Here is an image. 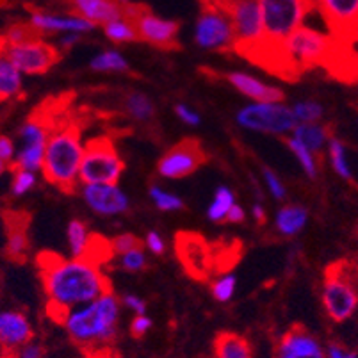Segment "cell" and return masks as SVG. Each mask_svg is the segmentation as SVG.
Masks as SVG:
<instances>
[{
  "label": "cell",
  "instance_id": "4fadbf2b",
  "mask_svg": "<svg viewBox=\"0 0 358 358\" xmlns=\"http://www.w3.org/2000/svg\"><path fill=\"white\" fill-rule=\"evenodd\" d=\"M207 161L209 155L205 152L203 145L194 138H185L166 150V154L157 162V171L161 177L178 180L193 175Z\"/></svg>",
  "mask_w": 358,
  "mask_h": 358
},
{
  "label": "cell",
  "instance_id": "9a60e30c",
  "mask_svg": "<svg viewBox=\"0 0 358 358\" xmlns=\"http://www.w3.org/2000/svg\"><path fill=\"white\" fill-rule=\"evenodd\" d=\"M331 36L341 41L357 40L358 0H317L315 2Z\"/></svg>",
  "mask_w": 358,
  "mask_h": 358
},
{
  "label": "cell",
  "instance_id": "ee69618b",
  "mask_svg": "<svg viewBox=\"0 0 358 358\" xmlns=\"http://www.w3.org/2000/svg\"><path fill=\"white\" fill-rule=\"evenodd\" d=\"M150 328H152V319L146 317L145 314L136 315V317L132 319V323H130V334H132V337L141 338L148 334Z\"/></svg>",
  "mask_w": 358,
  "mask_h": 358
},
{
  "label": "cell",
  "instance_id": "cb8c5ba5",
  "mask_svg": "<svg viewBox=\"0 0 358 358\" xmlns=\"http://www.w3.org/2000/svg\"><path fill=\"white\" fill-rule=\"evenodd\" d=\"M22 93V71L0 50V102L11 100Z\"/></svg>",
  "mask_w": 358,
  "mask_h": 358
},
{
  "label": "cell",
  "instance_id": "5bb4252c",
  "mask_svg": "<svg viewBox=\"0 0 358 358\" xmlns=\"http://www.w3.org/2000/svg\"><path fill=\"white\" fill-rule=\"evenodd\" d=\"M123 15L134 22L136 31H138L139 40L154 47L166 48H178V24L173 20H166L161 16L154 15L152 11L138 6L125 4L123 6Z\"/></svg>",
  "mask_w": 358,
  "mask_h": 358
},
{
  "label": "cell",
  "instance_id": "ffe728a7",
  "mask_svg": "<svg viewBox=\"0 0 358 358\" xmlns=\"http://www.w3.org/2000/svg\"><path fill=\"white\" fill-rule=\"evenodd\" d=\"M223 79L236 87L239 93L248 96L255 103H271V102H284L285 95L280 87L269 86V84L260 83L257 77L243 71H229L223 75Z\"/></svg>",
  "mask_w": 358,
  "mask_h": 358
},
{
  "label": "cell",
  "instance_id": "ac0fdd59",
  "mask_svg": "<svg viewBox=\"0 0 358 358\" xmlns=\"http://www.w3.org/2000/svg\"><path fill=\"white\" fill-rule=\"evenodd\" d=\"M276 358H323V350L314 335L296 324L280 338Z\"/></svg>",
  "mask_w": 358,
  "mask_h": 358
},
{
  "label": "cell",
  "instance_id": "4316f807",
  "mask_svg": "<svg viewBox=\"0 0 358 358\" xmlns=\"http://www.w3.org/2000/svg\"><path fill=\"white\" fill-rule=\"evenodd\" d=\"M115 257V252H113V244H110L109 239H106L103 236H99V234H91L90 241H87L86 252L80 257L86 262L93 264L96 268H102L103 264H109Z\"/></svg>",
  "mask_w": 358,
  "mask_h": 358
},
{
  "label": "cell",
  "instance_id": "8992f818",
  "mask_svg": "<svg viewBox=\"0 0 358 358\" xmlns=\"http://www.w3.org/2000/svg\"><path fill=\"white\" fill-rule=\"evenodd\" d=\"M125 162L120 157L115 141L107 136L90 139L84 145L83 162H80L79 180L86 184L118 185Z\"/></svg>",
  "mask_w": 358,
  "mask_h": 358
},
{
  "label": "cell",
  "instance_id": "7bdbcfd3",
  "mask_svg": "<svg viewBox=\"0 0 358 358\" xmlns=\"http://www.w3.org/2000/svg\"><path fill=\"white\" fill-rule=\"evenodd\" d=\"M262 173H264L266 184H268V187H269V191H271L273 196H275L276 200H284V198H285V187H284V184H282V180H280V178L276 177L275 173H273L271 169H268V168H264Z\"/></svg>",
  "mask_w": 358,
  "mask_h": 358
},
{
  "label": "cell",
  "instance_id": "8d00e7d4",
  "mask_svg": "<svg viewBox=\"0 0 358 358\" xmlns=\"http://www.w3.org/2000/svg\"><path fill=\"white\" fill-rule=\"evenodd\" d=\"M296 116V122L299 123H317L319 120L323 118V106H319L317 102H312V100H307V102H298L292 109Z\"/></svg>",
  "mask_w": 358,
  "mask_h": 358
},
{
  "label": "cell",
  "instance_id": "3957f363",
  "mask_svg": "<svg viewBox=\"0 0 358 358\" xmlns=\"http://www.w3.org/2000/svg\"><path fill=\"white\" fill-rule=\"evenodd\" d=\"M63 115H66L64 110ZM61 115L48 136L41 173L45 180L64 194H73L79 185L80 162L84 155L83 127Z\"/></svg>",
  "mask_w": 358,
  "mask_h": 358
},
{
  "label": "cell",
  "instance_id": "ba28073f",
  "mask_svg": "<svg viewBox=\"0 0 358 358\" xmlns=\"http://www.w3.org/2000/svg\"><path fill=\"white\" fill-rule=\"evenodd\" d=\"M323 305L335 323H344L358 307V291L346 273L344 264H331L324 271Z\"/></svg>",
  "mask_w": 358,
  "mask_h": 358
},
{
  "label": "cell",
  "instance_id": "b9f144b4",
  "mask_svg": "<svg viewBox=\"0 0 358 358\" xmlns=\"http://www.w3.org/2000/svg\"><path fill=\"white\" fill-rule=\"evenodd\" d=\"M120 266H122L125 271L130 273H139L143 269H146V255L143 253V250H134V252H129L125 255H122V260H120Z\"/></svg>",
  "mask_w": 358,
  "mask_h": 358
},
{
  "label": "cell",
  "instance_id": "d6a6232c",
  "mask_svg": "<svg viewBox=\"0 0 358 358\" xmlns=\"http://www.w3.org/2000/svg\"><path fill=\"white\" fill-rule=\"evenodd\" d=\"M91 68L95 71H127L129 63L120 52L106 50L91 59Z\"/></svg>",
  "mask_w": 358,
  "mask_h": 358
},
{
  "label": "cell",
  "instance_id": "7402d4cb",
  "mask_svg": "<svg viewBox=\"0 0 358 358\" xmlns=\"http://www.w3.org/2000/svg\"><path fill=\"white\" fill-rule=\"evenodd\" d=\"M32 331L27 315L22 312L9 310L0 314V346L6 350H16L24 348L31 343Z\"/></svg>",
  "mask_w": 358,
  "mask_h": 358
},
{
  "label": "cell",
  "instance_id": "74e56055",
  "mask_svg": "<svg viewBox=\"0 0 358 358\" xmlns=\"http://www.w3.org/2000/svg\"><path fill=\"white\" fill-rule=\"evenodd\" d=\"M36 185L34 171L22 168H13V184L11 191L15 196H24Z\"/></svg>",
  "mask_w": 358,
  "mask_h": 358
},
{
  "label": "cell",
  "instance_id": "484cf974",
  "mask_svg": "<svg viewBox=\"0 0 358 358\" xmlns=\"http://www.w3.org/2000/svg\"><path fill=\"white\" fill-rule=\"evenodd\" d=\"M307 220V209L299 205H285L284 209H280V213L276 214V230L282 236H296L303 229Z\"/></svg>",
  "mask_w": 358,
  "mask_h": 358
},
{
  "label": "cell",
  "instance_id": "60d3db41",
  "mask_svg": "<svg viewBox=\"0 0 358 358\" xmlns=\"http://www.w3.org/2000/svg\"><path fill=\"white\" fill-rule=\"evenodd\" d=\"M234 291H236V278L232 275H221L213 284V296L221 303L232 299Z\"/></svg>",
  "mask_w": 358,
  "mask_h": 358
},
{
  "label": "cell",
  "instance_id": "83f0119b",
  "mask_svg": "<svg viewBox=\"0 0 358 358\" xmlns=\"http://www.w3.org/2000/svg\"><path fill=\"white\" fill-rule=\"evenodd\" d=\"M103 32H106L107 38H109L110 41H115V43H130V41L139 40L134 22L130 20V18H127L125 15L103 25Z\"/></svg>",
  "mask_w": 358,
  "mask_h": 358
},
{
  "label": "cell",
  "instance_id": "d4e9b609",
  "mask_svg": "<svg viewBox=\"0 0 358 358\" xmlns=\"http://www.w3.org/2000/svg\"><path fill=\"white\" fill-rule=\"evenodd\" d=\"M292 138L298 139L303 146H307L312 154H319L323 150L324 143L330 138V129L317 123H299L292 130Z\"/></svg>",
  "mask_w": 358,
  "mask_h": 358
},
{
  "label": "cell",
  "instance_id": "44dd1931",
  "mask_svg": "<svg viewBox=\"0 0 358 358\" xmlns=\"http://www.w3.org/2000/svg\"><path fill=\"white\" fill-rule=\"evenodd\" d=\"M31 27L40 34L45 32H64V34H84V32L93 31L95 25L83 20L75 15H50V13H32Z\"/></svg>",
  "mask_w": 358,
  "mask_h": 358
},
{
  "label": "cell",
  "instance_id": "9c48e42d",
  "mask_svg": "<svg viewBox=\"0 0 358 358\" xmlns=\"http://www.w3.org/2000/svg\"><path fill=\"white\" fill-rule=\"evenodd\" d=\"M194 40L198 47L207 50H234L236 32L229 13L224 11L216 0H205L203 8L196 20Z\"/></svg>",
  "mask_w": 358,
  "mask_h": 358
},
{
  "label": "cell",
  "instance_id": "7c38bea8",
  "mask_svg": "<svg viewBox=\"0 0 358 358\" xmlns=\"http://www.w3.org/2000/svg\"><path fill=\"white\" fill-rule=\"evenodd\" d=\"M175 252L180 266L191 278L205 282L214 273L213 244L196 232H177Z\"/></svg>",
  "mask_w": 358,
  "mask_h": 358
},
{
  "label": "cell",
  "instance_id": "603a6c76",
  "mask_svg": "<svg viewBox=\"0 0 358 358\" xmlns=\"http://www.w3.org/2000/svg\"><path fill=\"white\" fill-rule=\"evenodd\" d=\"M216 358H252V346L243 335L236 331H220L214 338Z\"/></svg>",
  "mask_w": 358,
  "mask_h": 358
},
{
  "label": "cell",
  "instance_id": "2e32d148",
  "mask_svg": "<svg viewBox=\"0 0 358 358\" xmlns=\"http://www.w3.org/2000/svg\"><path fill=\"white\" fill-rule=\"evenodd\" d=\"M83 196L91 209L102 216H116L129 210V198L118 185L86 184Z\"/></svg>",
  "mask_w": 358,
  "mask_h": 358
},
{
  "label": "cell",
  "instance_id": "681fc988",
  "mask_svg": "<svg viewBox=\"0 0 358 358\" xmlns=\"http://www.w3.org/2000/svg\"><path fill=\"white\" fill-rule=\"evenodd\" d=\"M328 358H357L355 351H350L348 348H344L343 344L331 343L327 350Z\"/></svg>",
  "mask_w": 358,
  "mask_h": 358
},
{
  "label": "cell",
  "instance_id": "52a82bcc",
  "mask_svg": "<svg viewBox=\"0 0 358 358\" xmlns=\"http://www.w3.org/2000/svg\"><path fill=\"white\" fill-rule=\"evenodd\" d=\"M216 2L229 13L232 20L234 32H236L234 50L244 55L248 61H253L264 43L259 0H216Z\"/></svg>",
  "mask_w": 358,
  "mask_h": 358
},
{
  "label": "cell",
  "instance_id": "d6986e66",
  "mask_svg": "<svg viewBox=\"0 0 358 358\" xmlns=\"http://www.w3.org/2000/svg\"><path fill=\"white\" fill-rule=\"evenodd\" d=\"M71 15L93 25H106L123 16V0H66Z\"/></svg>",
  "mask_w": 358,
  "mask_h": 358
},
{
  "label": "cell",
  "instance_id": "c3c4849f",
  "mask_svg": "<svg viewBox=\"0 0 358 358\" xmlns=\"http://www.w3.org/2000/svg\"><path fill=\"white\" fill-rule=\"evenodd\" d=\"M122 301H123V305H125L127 308L134 310L136 315H143L146 312V303L143 301V299H139L138 296L127 294V296H123Z\"/></svg>",
  "mask_w": 358,
  "mask_h": 358
},
{
  "label": "cell",
  "instance_id": "816d5d0a",
  "mask_svg": "<svg viewBox=\"0 0 358 358\" xmlns=\"http://www.w3.org/2000/svg\"><path fill=\"white\" fill-rule=\"evenodd\" d=\"M244 217H246V214H244V209L241 207V205H234L232 209H230L229 216H227V220L224 221H229V223H243Z\"/></svg>",
  "mask_w": 358,
  "mask_h": 358
},
{
  "label": "cell",
  "instance_id": "1f68e13d",
  "mask_svg": "<svg viewBox=\"0 0 358 358\" xmlns=\"http://www.w3.org/2000/svg\"><path fill=\"white\" fill-rule=\"evenodd\" d=\"M213 255H214V273H227L234 264H237L241 257V243L234 241L229 246L223 244V248L217 250L213 246Z\"/></svg>",
  "mask_w": 358,
  "mask_h": 358
},
{
  "label": "cell",
  "instance_id": "d590c367",
  "mask_svg": "<svg viewBox=\"0 0 358 358\" xmlns=\"http://www.w3.org/2000/svg\"><path fill=\"white\" fill-rule=\"evenodd\" d=\"M38 36L41 34L34 31L31 24H15L0 36V45H18L27 40H32V38H38Z\"/></svg>",
  "mask_w": 358,
  "mask_h": 358
},
{
  "label": "cell",
  "instance_id": "bcb514c9",
  "mask_svg": "<svg viewBox=\"0 0 358 358\" xmlns=\"http://www.w3.org/2000/svg\"><path fill=\"white\" fill-rule=\"evenodd\" d=\"M145 244H146V248L154 253V255H162V253H164V250H166L164 239L161 237V234L154 232V230L146 234Z\"/></svg>",
  "mask_w": 358,
  "mask_h": 358
},
{
  "label": "cell",
  "instance_id": "7dc6e473",
  "mask_svg": "<svg viewBox=\"0 0 358 358\" xmlns=\"http://www.w3.org/2000/svg\"><path fill=\"white\" fill-rule=\"evenodd\" d=\"M175 113H177L178 118L184 123H187V125H198V123H200V116L194 113V109L184 106V103H178V106L175 107Z\"/></svg>",
  "mask_w": 358,
  "mask_h": 358
},
{
  "label": "cell",
  "instance_id": "11a10c76",
  "mask_svg": "<svg viewBox=\"0 0 358 358\" xmlns=\"http://www.w3.org/2000/svg\"><path fill=\"white\" fill-rule=\"evenodd\" d=\"M8 166H9V164H6V162H4V161H2V159H0V175L4 173L6 169H8Z\"/></svg>",
  "mask_w": 358,
  "mask_h": 358
},
{
  "label": "cell",
  "instance_id": "e575fe53",
  "mask_svg": "<svg viewBox=\"0 0 358 358\" xmlns=\"http://www.w3.org/2000/svg\"><path fill=\"white\" fill-rule=\"evenodd\" d=\"M287 146L291 148L292 154L296 155V159L299 161V164H301L305 173L310 178L317 177V161H315V155L312 154L310 150H308L307 146L301 145V143L294 138H287Z\"/></svg>",
  "mask_w": 358,
  "mask_h": 358
},
{
  "label": "cell",
  "instance_id": "f907efd6",
  "mask_svg": "<svg viewBox=\"0 0 358 358\" xmlns=\"http://www.w3.org/2000/svg\"><path fill=\"white\" fill-rule=\"evenodd\" d=\"M18 358H43V348L40 344H25L24 348H20L18 351Z\"/></svg>",
  "mask_w": 358,
  "mask_h": 358
},
{
  "label": "cell",
  "instance_id": "db71d44e",
  "mask_svg": "<svg viewBox=\"0 0 358 358\" xmlns=\"http://www.w3.org/2000/svg\"><path fill=\"white\" fill-rule=\"evenodd\" d=\"M79 38H80V34H66L63 40H61V48L71 47V45L79 41Z\"/></svg>",
  "mask_w": 358,
  "mask_h": 358
},
{
  "label": "cell",
  "instance_id": "30bf717a",
  "mask_svg": "<svg viewBox=\"0 0 358 358\" xmlns=\"http://www.w3.org/2000/svg\"><path fill=\"white\" fill-rule=\"evenodd\" d=\"M237 123L244 129L266 132V134L284 136L292 132L298 125L291 107L282 102L250 103L237 113Z\"/></svg>",
  "mask_w": 358,
  "mask_h": 358
},
{
  "label": "cell",
  "instance_id": "4dcf8cb0",
  "mask_svg": "<svg viewBox=\"0 0 358 358\" xmlns=\"http://www.w3.org/2000/svg\"><path fill=\"white\" fill-rule=\"evenodd\" d=\"M236 201H234V193L229 189V187H220L214 194V200L210 203L209 210H207V216H209L210 221L214 223H220V221L227 220L230 209H232Z\"/></svg>",
  "mask_w": 358,
  "mask_h": 358
},
{
  "label": "cell",
  "instance_id": "f35d334b",
  "mask_svg": "<svg viewBox=\"0 0 358 358\" xmlns=\"http://www.w3.org/2000/svg\"><path fill=\"white\" fill-rule=\"evenodd\" d=\"M150 196L154 200L155 207L161 210H180L184 207V201L180 198L171 193H166L161 187H152L150 189Z\"/></svg>",
  "mask_w": 358,
  "mask_h": 358
},
{
  "label": "cell",
  "instance_id": "836d02e7",
  "mask_svg": "<svg viewBox=\"0 0 358 358\" xmlns=\"http://www.w3.org/2000/svg\"><path fill=\"white\" fill-rule=\"evenodd\" d=\"M328 155H330L335 173L341 175L346 180H351V169L346 159V148H344V145L337 138H331L330 143H328Z\"/></svg>",
  "mask_w": 358,
  "mask_h": 358
},
{
  "label": "cell",
  "instance_id": "f5cc1de1",
  "mask_svg": "<svg viewBox=\"0 0 358 358\" xmlns=\"http://www.w3.org/2000/svg\"><path fill=\"white\" fill-rule=\"evenodd\" d=\"M253 217L257 220V223L259 224H264L266 223V220H268V216H266V210L262 209V205L257 203L255 207H253Z\"/></svg>",
  "mask_w": 358,
  "mask_h": 358
},
{
  "label": "cell",
  "instance_id": "5b68a950",
  "mask_svg": "<svg viewBox=\"0 0 358 358\" xmlns=\"http://www.w3.org/2000/svg\"><path fill=\"white\" fill-rule=\"evenodd\" d=\"M118 317L120 299L113 292H107L91 303L70 310L63 324L73 343L91 351L115 341Z\"/></svg>",
  "mask_w": 358,
  "mask_h": 358
},
{
  "label": "cell",
  "instance_id": "8fae6325",
  "mask_svg": "<svg viewBox=\"0 0 358 358\" xmlns=\"http://www.w3.org/2000/svg\"><path fill=\"white\" fill-rule=\"evenodd\" d=\"M0 50L8 55L22 73L41 75L61 61V50L45 41L41 36L18 45H0Z\"/></svg>",
  "mask_w": 358,
  "mask_h": 358
},
{
  "label": "cell",
  "instance_id": "f6af8a7d",
  "mask_svg": "<svg viewBox=\"0 0 358 358\" xmlns=\"http://www.w3.org/2000/svg\"><path fill=\"white\" fill-rule=\"evenodd\" d=\"M16 157V146L13 143L11 138L8 136H0V159L6 162V164H11L15 162Z\"/></svg>",
  "mask_w": 358,
  "mask_h": 358
},
{
  "label": "cell",
  "instance_id": "f546056e",
  "mask_svg": "<svg viewBox=\"0 0 358 358\" xmlns=\"http://www.w3.org/2000/svg\"><path fill=\"white\" fill-rule=\"evenodd\" d=\"M125 110L132 118L139 120V122H148L155 115L154 103L143 93H130L125 99Z\"/></svg>",
  "mask_w": 358,
  "mask_h": 358
},
{
  "label": "cell",
  "instance_id": "9f6ffc18",
  "mask_svg": "<svg viewBox=\"0 0 358 358\" xmlns=\"http://www.w3.org/2000/svg\"><path fill=\"white\" fill-rule=\"evenodd\" d=\"M357 40H358V34H357Z\"/></svg>",
  "mask_w": 358,
  "mask_h": 358
},
{
  "label": "cell",
  "instance_id": "7a4b0ae2",
  "mask_svg": "<svg viewBox=\"0 0 358 358\" xmlns=\"http://www.w3.org/2000/svg\"><path fill=\"white\" fill-rule=\"evenodd\" d=\"M343 48L344 41L337 40L335 36L303 25L292 32L280 48L278 77L294 80L305 70L314 66H327L334 75L343 77V68H350L348 63L341 59Z\"/></svg>",
  "mask_w": 358,
  "mask_h": 358
},
{
  "label": "cell",
  "instance_id": "6da1fadb",
  "mask_svg": "<svg viewBox=\"0 0 358 358\" xmlns=\"http://www.w3.org/2000/svg\"><path fill=\"white\" fill-rule=\"evenodd\" d=\"M36 264L47 294V312L59 323H64L73 308L113 292L102 269L83 259H64L45 250L38 255Z\"/></svg>",
  "mask_w": 358,
  "mask_h": 358
},
{
  "label": "cell",
  "instance_id": "ab89813d",
  "mask_svg": "<svg viewBox=\"0 0 358 358\" xmlns=\"http://www.w3.org/2000/svg\"><path fill=\"white\" fill-rule=\"evenodd\" d=\"M113 244V252L115 255H125L129 252H134V250H143L145 248V243L139 239L134 234H122V236H116L115 239H110Z\"/></svg>",
  "mask_w": 358,
  "mask_h": 358
},
{
  "label": "cell",
  "instance_id": "f1b7e54d",
  "mask_svg": "<svg viewBox=\"0 0 358 358\" xmlns=\"http://www.w3.org/2000/svg\"><path fill=\"white\" fill-rule=\"evenodd\" d=\"M90 230L83 220H71L68 224V243L73 259H80L86 252L87 241H90Z\"/></svg>",
  "mask_w": 358,
  "mask_h": 358
},
{
  "label": "cell",
  "instance_id": "277c9868",
  "mask_svg": "<svg viewBox=\"0 0 358 358\" xmlns=\"http://www.w3.org/2000/svg\"><path fill=\"white\" fill-rule=\"evenodd\" d=\"M264 43L252 63L280 75V48L292 32L303 27L315 0H259Z\"/></svg>",
  "mask_w": 358,
  "mask_h": 358
},
{
  "label": "cell",
  "instance_id": "e0dca14e",
  "mask_svg": "<svg viewBox=\"0 0 358 358\" xmlns=\"http://www.w3.org/2000/svg\"><path fill=\"white\" fill-rule=\"evenodd\" d=\"M6 257L16 264L27 260L29 253V214L20 210L4 213Z\"/></svg>",
  "mask_w": 358,
  "mask_h": 358
}]
</instances>
